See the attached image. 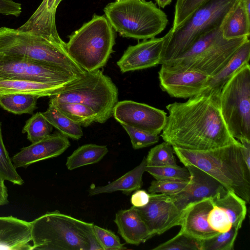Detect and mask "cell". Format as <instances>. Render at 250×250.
Returning <instances> with one entry per match:
<instances>
[{
	"label": "cell",
	"mask_w": 250,
	"mask_h": 250,
	"mask_svg": "<svg viewBox=\"0 0 250 250\" xmlns=\"http://www.w3.org/2000/svg\"><path fill=\"white\" fill-rule=\"evenodd\" d=\"M221 91L205 89L185 102L166 106L168 111L161 135L172 146L206 150L241 143L229 133L223 118Z\"/></svg>",
	"instance_id": "obj_1"
},
{
	"label": "cell",
	"mask_w": 250,
	"mask_h": 250,
	"mask_svg": "<svg viewBox=\"0 0 250 250\" xmlns=\"http://www.w3.org/2000/svg\"><path fill=\"white\" fill-rule=\"evenodd\" d=\"M242 147L241 143L206 150L173 146L185 166L192 165L203 170L249 204L250 169L243 158Z\"/></svg>",
	"instance_id": "obj_2"
},
{
	"label": "cell",
	"mask_w": 250,
	"mask_h": 250,
	"mask_svg": "<svg viewBox=\"0 0 250 250\" xmlns=\"http://www.w3.org/2000/svg\"><path fill=\"white\" fill-rule=\"evenodd\" d=\"M0 54L44 64L77 78L86 72L69 55L66 43L61 38L50 39L18 29L0 27Z\"/></svg>",
	"instance_id": "obj_3"
},
{
	"label": "cell",
	"mask_w": 250,
	"mask_h": 250,
	"mask_svg": "<svg viewBox=\"0 0 250 250\" xmlns=\"http://www.w3.org/2000/svg\"><path fill=\"white\" fill-rule=\"evenodd\" d=\"M237 0H207L186 20L163 37L160 64L166 65L185 53L202 35L221 25Z\"/></svg>",
	"instance_id": "obj_4"
},
{
	"label": "cell",
	"mask_w": 250,
	"mask_h": 250,
	"mask_svg": "<svg viewBox=\"0 0 250 250\" xmlns=\"http://www.w3.org/2000/svg\"><path fill=\"white\" fill-rule=\"evenodd\" d=\"M104 11L114 30L123 37L146 40L155 37L168 23L167 15L152 1H115Z\"/></svg>",
	"instance_id": "obj_5"
},
{
	"label": "cell",
	"mask_w": 250,
	"mask_h": 250,
	"mask_svg": "<svg viewBox=\"0 0 250 250\" xmlns=\"http://www.w3.org/2000/svg\"><path fill=\"white\" fill-rule=\"evenodd\" d=\"M50 97V102L82 104L94 112L95 122L103 124L113 115L118 90L111 78L99 69L86 72Z\"/></svg>",
	"instance_id": "obj_6"
},
{
	"label": "cell",
	"mask_w": 250,
	"mask_h": 250,
	"mask_svg": "<svg viewBox=\"0 0 250 250\" xmlns=\"http://www.w3.org/2000/svg\"><path fill=\"white\" fill-rule=\"evenodd\" d=\"M114 30L105 16L94 14L69 36L66 48L70 57L86 72L105 65L113 52Z\"/></svg>",
	"instance_id": "obj_7"
},
{
	"label": "cell",
	"mask_w": 250,
	"mask_h": 250,
	"mask_svg": "<svg viewBox=\"0 0 250 250\" xmlns=\"http://www.w3.org/2000/svg\"><path fill=\"white\" fill-rule=\"evenodd\" d=\"M32 250H89L87 223L58 210L30 222Z\"/></svg>",
	"instance_id": "obj_8"
},
{
	"label": "cell",
	"mask_w": 250,
	"mask_h": 250,
	"mask_svg": "<svg viewBox=\"0 0 250 250\" xmlns=\"http://www.w3.org/2000/svg\"><path fill=\"white\" fill-rule=\"evenodd\" d=\"M249 37L226 40L220 25L202 35L182 55L166 65L211 77L221 70Z\"/></svg>",
	"instance_id": "obj_9"
},
{
	"label": "cell",
	"mask_w": 250,
	"mask_h": 250,
	"mask_svg": "<svg viewBox=\"0 0 250 250\" xmlns=\"http://www.w3.org/2000/svg\"><path fill=\"white\" fill-rule=\"evenodd\" d=\"M221 114L231 135L250 140V66L240 67L223 86L220 94Z\"/></svg>",
	"instance_id": "obj_10"
},
{
	"label": "cell",
	"mask_w": 250,
	"mask_h": 250,
	"mask_svg": "<svg viewBox=\"0 0 250 250\" xmlns=\"http://www.w3.org/2000/svg\"><path fill=\"white\" fill-rule=\"evenodd\" d=\"M77 78L44 64L0 54V80H26L65 85Z\"/></svg>",
	"instance_id": "obj_11"
},
{
	"label": "cell",
	"mask_w": 250,
	"mask_h": 250,
	"mask_svg": "<svg viewBox=\"0 0 250 250\" xmlns=\"http://www.w3.org/2000/svg\"><path fill=\"white\" fill-rule=\"evenodd\" d=\"M112 116L121 125L157 135L162 131L167 116L163 110L130 100L118 102Z\"/></svg>",
	"instance_id": "obj_12"
},
{
	"label": "cell",
	"mask_w": 250,
	"mask_h": 250,
	"mask_svg": "<svg viewBox=\"0 0 250 250\" xmlns=\"http://www.w3.org/2000/svg\"><path fill=\"white\" fill-rule=\"evenodd\" d=\"M135 208L147 226L151 237L174 226H181L182 223L183 210L177 207L169 195L150 193V200L146 205Z\"/></svg>",
	"instance_id": "obj_13"
},
{
	"label": "cell",
	"mask_w": 250,
	"mask_h": 250,
	"mask_svg": "<svg viewBox=\"0 0 250 250\" xmlns=\"http://www.w3.org/2000/svg\"><path fill=\"white\" fill-rule=\"evenodd\" d=\"M208 76L193 71L162 65L158 72L159 85L171 97L188 99L202 92Z\"/></svg>",
	"instance_id": "obj_14"
},
{
	"label": "cell",
	"mask_w": 250,
	"mask_h": 250,
	"mask_svg": "<svg viewBox=\"0 0 250 250\" xmlns=\"http://www.w3.org/2000/svg\"><path fill=\"white\" fill-rule=\"evenodd\" d=\"M185 167L190 174L189 186L179 193L169 195L181 210L194 202L213 198L228 190L218 181L203 170L192 165Z\"/></svg>",
	"instance_id": "obj_15"
},
{
	"label": "cell",
	"mask_w": 250,
	"mask_h": 250,
	"mask_svg": "<svg viewBox=\"0 0 250 250\" xmlns=\"http://www.w3.org/2000/svg\"><path fill=\"white\" fill-rule=\"evenodd\" d=\"M70 145L67 137L62 134H50L22 148L11 159L16 168H26L35 163L59 156Z\"/></svg>",
	"instance_id": "obj_16"
},
{
	"label": "cell",
	"mask_w": 250,
	"mask_h": 250,
	"mask_svg": "<svg viewBox=\"0 0 250 250\" xmlns=\"http://www.w3.org/2000/svg\"><path fill=\"white\" fill-rule=\"evenodd\" d=\"M164 38L144 40L128 47L117 62L122 73L144 69L160 64Z\"/></svg>",
	"instance_id": "obj_17"
},
{
	"label": "cell",
	"mask_w": 250,
	"mask_h": 250,
	"mask_svg": "<svg viewBox=\"0 0 250 250\" xmlns=\"http://www.w3.org/2000/svg\"><path fill=\"white\" fill-rule=\"evenodd\" d=\"M212 207V198H206L188 205L183 210L179 232L200 241L217 234L218 232L212 229L208 221Z\"/></svg>",
	"instance_id": "obj_18"
},
{
	"label": "cell",
	"mask_w": 250,
	"mask_h": 250,
	"mask_svg": "<svg viewBox=\"0 0 250 250\" xmlns=\"http://www.w3.org/2000/svg\"><path fill=\"white\" fill-rule=\"evenodd\" d=\"M30 222L0 216V250H32Z\"/></svg>",
	"instance_id": "obj_19"
},
{
	"label": "cell",
	"mask_w": 250,
	"mask_h": 250,
	"mask_svg": "<svg viewBox=\"0 0 250 250\" xmlns=\"http://www.w3.org/2000/svg\"><path fill=\"white\" fill-rule=\"evenodd\" d=\"M114 221L118 233L127 244L138 245L151 238L147 226L133 206L118 211Z\"/></svg>",
	"instance_id": "obj_20"
},
{
	"label": "cell",
	"mask_w": 250,
	"mask_h": 250,
	"mask_svg": "<svg viewBox=\"0 0 250 250\" xmlns=\"http://www.w3.org/2000/svg\"><path fill=\"white\" fill-rule=\"evenodd\" d=\"M220 27L223 37L226 40L250 37V15L240 0H237L226 15Z\"/></svg>",
	"instance_id": "obj_21"
},
{
	"label": "cell",
	"mask_w": 250,
	"mask_h": 250,
	"mask_svg": "<svg viewBox=\"0 0 250 250\" xmlns=\"http://www.w3.org/2000/svg\"><path fill=\"white\" fill-rule=\"evenodd\" d=\"M64 86L26 80H0V96L10 94H22L34 95L39 98L51 97Z\"/></svg>",
	"instance_id": "obj_22"
},
{
	"label": "cell",
	"mask_w": 250,
	"mask_h": 250,
	"mask_svg": "<svg viewBox=\"0 0 250 250\" xmlns=\"http://www.w3.org/2000/svg\"><path fill=\"white\" fill-rule=\"evenodd\" d=\"M146 158L144 157L139 165L119 178L104 186L90 188L89 195L93 196L117 191H122L125 193L128 194L139 189L143 185V175L146 171Z\"/></svg>",
	"instance_id": "obj_23"
},
{
	"label": "cell",
	"mask_w": 250,
	"mask_h": 250,
	"mask_svg": "<svg viewBox=\"0 0 250 250\" xmlns=\"http://www.w3.org/2000/svg\"><path fill=\"white\" fill-rule=\"evenodd\" d=\"M250 41L247 40L234 54L227 64L215 75L208 77L204 90L212 89L221 91L224 85L242 65L249 63Z\"/></svg>",
	"instance_id": "obj_24"
},
{
	"label": "cell",
	"mask_w": 250,
	"mask_h": 250,
	"mask_svg": "<svg viewBox=\"0 0 250 250\" xmlns=\"http://www.w3.org/2000/svg\"><path fill=\"white\" fill-rule=\"evenodd\" d=\"M211 198L213 204L220 208L232 226L240 229L247 214V202L229 190Z\"/></svg>",
	"instance_id": "obj_25"
},
{
	"label": "cell",
	"mask_w": 250,
	"mask_h": 250,
	"mask_svg": "<svg viewBox=\"0 0 250 250\" xmlns=\"http://www.w3.org/2000/svg\"><path fill=\"white\" fill-rule=\"evenodd\" d=\"M108 152L106 146L86 144L79 147L67 158L69 170L98 163Z\"/></svg>",
	"instance_id": "obj_26"
},
{
	"label": "cell",
	"mask_w": 250,
	"mask_h": 250,
	"mask_svg": "<svg viewBox=\"0 0 250 250\" xmlns=\"http://www.w3.org/2000/svg\"><path fill=\"white\" fill-rule=\"evenodd\" d=\"M42 114L53 127L67 137L79 140L83 136L81 125L71 120L52 104L49 103L47 110Z\"/></svg>",
	"instance_id": "obj_27"
},
{
	"label": "cell",
	"mask_w": 250,
	"mask_h": 250,
	"mask_svg": "<svg viewBox=\"0 0 250 250\" xmlns=\"http://www.w3.org/2000/svg\"><path fill=\"white\" fill-rule=\"evenodd\" d=\"M39 97L32 95L10 94L0 96V106L14 114H32Z\"/></svg>",
	"instance_id": "obj_28"
},
{
	"label": "cell",
	"mask_w": 250,
	"mask_h": 250,
	"mask_svg": "<svg viewBox=\"0 0 250 250\" xmlns=\"http://www.w3.org/2000/svg\"><path fill=\"white\" fill-rule=\"evenodd\" d=\"M61 112L79 124L87 127L95 122L94 112L86 106L79 103L66 102H50Z\"/></svg>",
	"instance_id": "obj_29"
},
{
	"label": "cell",
	"mask_w": 250,
	"mask_h": 250,
	"mask_svg": "<svg viewBox=\"0 0 250 250\" xmlns=\"http://www.w3.org/2000/svg\"><path fill=\"white\" fill-rule=\"evenodd\" d=\"M52 129V125L46 120L42 112H38L26 121L22 132L27 133L28 140L33 143L50 135Z\"/></svg>",
	"instance_id": "obj_30"
},
{
	"label": "cell",
	"mask_w": 250,
	"mask_h": 250,
	"mask_svg": "<svg viewBox=\"0 0 250 250\" xmlns=\"http://www.w3.org/2000/svg\"><path fill=\"white\" fill-rule=\"evenodd\" d=\"M173 146L165 142L152 148L146 158V166L162 167L177 166Z\"/></svg>",
	"instance_id": "obj_31"
},
{
	"label": "cell",
	"mask_w": 250,
	"mask_h": 250,
	"mask_svg": "<svg viewBox=\"0 0 250 250\" xmlns=\"http://www.w3.org/2000/svg\"><path fill=\"white\" fill-rule=\"evenodd\" d=\"M239 229L232 226L225 232H218L208 239L200 241V250H233Z\"/></svg>",
	"instance_id": "obj_32"
},
{
	"label": "cell",
	"mask_w": 250,
	"mask_h": 250,
	"mask_svg": "<svg viewBox=\"0 0 250 250\" xmlns=\"http://www.w3.org/2000/svg\"><path fill=\"white\" fill-rule=\"evenodd\" d=\"M146 171L150 174L156 180H174L189 181L190 174L185 167L166 166L148 167L146 166Z\"/></svg>",
	"instance_id": "obj_33"
},
{
	"label": "cell",
	"mask_w": 250,
	"mask_h": 250,
	"mask_svg": "<svg viewBox=\"0 0 250 250\" xmlns=\"http://www.w3.org/2000/svg\"><path fill=\"white\" fill-rule=\"evenodd\" d=\"M153 250H200V240L179 232L173 238L163 243Z\"/></svg>",
	"instance_id": "obj_34"
},
{
	"label": "cell",
	"mask_w": 250,
	"mask_h": 250,
	"mask_svg": "<svg viewBox=\"0 0 250 250\" xmlns=\"http://www.w3.org/2000/svg\"><path fill=\"white\" fill-rule=\"evenodd\" d=\"M189 181L174 180H155L152 181L148 188L149 193H161L167 195L176 194L186 189Z\"/></svg>",
	"instance_id": "obj_35"
},
{
	"label": "cell",
	"mask_w": 250,
	"mask_h": 250,
	"mask_svg": "<svg viewBox=\"0 0 250 250\" xmlns=\"http://www.w3.org/2000/svg\"><path fill=\"white\" fill-rule=\"evenodd\" d=\"M207 0H177L171 29H174L186 20Z\"/></svg>",
	"instance_id": "obj_36"
},
{
	"label": "cell",
	"mask_w": 250,
	"mask_h": 250,
	"mask_svg": "<svg viewBox=\"0 0 250 250\" xmlns=\"http://www.w3.org/2000/svg\"><path fill=\"white\" fill-rule=\"evenodd\" d=\"M128 134L132 147L135 149L142 148L153 145L159 141V136L157 134L122 125Z\"/></svg>",
	"instance_id": "obj_37"
},
{
	"label": "cell",
	"mask_w": 250,
	"mask_h": 250,
	"mask_svg": "<svg viewBox=\"0 0 250 250\" xmlns=\"http://www.w3.org/2000/svg\"><path fill=\"white\" fill-rule=\"evenodd\" d=\"M93 230L103 250L126 249L119 237L110 230L93 225Z\"/></svg>",
	"instance_id": "obj_38"
},
{
	"label": "cell",
	"mask_w": 250,
	"mask_h": 250,
	"mask_svg": "<svg viewBox=\"0 0 250 250\" xmlns=\"http://www.w3.org/2000/svg\"><path fill=\"white\" fill-rule=\"evenodd\" d=\"M208 221L211 228L218 232L228 231L232 227L220 208L213 204L209 212Z\"/></svg>",
	"instance_id": "obj_39"
},
{
	"label": "cell",
	"mask_w": 250,
	"mask_h": 250,
	"mask_svg": "<svg viewBox=\"0 0 250 250\" xmlns=\"http://www.w3.org/2000/svg\"><path fill=\"white\" fill-rule=\"evenodd\" d=\"M21 13V5L14 0H0V14L19 16Z\"/></svg>",
	"instance_id": "obj_40"
},
{
	"label": "cell",
	"mask_w": 250,
	"mask_h": 250,
	"mask_svg": "<svg viewBox=\"0 0 250 250\" xmlns=\"http://www.w3.org/2000/svg\"><path fill=\"white\" fill-rule=\"evenodd\" d=\"M150 200V193L145 190H135L131 196L130 202L132 206L139 208L146 205Z\"/></svg>",
	"instance_id": "obj_41"
},
{
	"label": "cell",
	"mask_w": 250,
	"mask_h": 250,
	"mask_svg": "<svg viewBox=\"0 0 250 250\" xmlns=\"http://www.w3.org/2000/svg\"><path fill=\"white\" fill-rule=\"evenodd\" d=\"M242 145L241 153L244 161L250 169V140L246 139H241L239 141Z\"/></svg>",
	"instance_id": "obj_42"
},
{
	"label": "cell",
	"mask_w": 250,
	"mask_h": 250,
	"mask_svg": "<svg viewBox=\"0 0 250 250\" xmlns=\"http://www.w3.org/2000/svg\"><path fill=\"white\" fill-rule=\"evenodd\" d=\"M4 180L0 175V206L8 204L7 188L4 184Z\"/></svg>",
	"instance_id": "obj_43"
},
{
	"label": "cell",
	"mask_w": 250,
	"mask_h": 250,
	"mask_svg": "<svg viewBox=\"0 0 250 250\" xmlns=\"http://www.w3.org/2000/svg\"><path fill=\"white\" fill-rule=\"evenodd\" d=\"M159 7L164 8L169 5L172 0H155Z\"/></svg>",
	"instance_id": "obj_44"
},
{
	"label": "cell",
	"mask_w": 250,
	"mask_h": 250,
	"mask_svg": "<svg viewBox=\"0 0 250 250\" xmlns=\"http://www.w3.org/2000/svg\"><path fill=\"white\" fill-rule=\"evenodd\" d=\"M248 15H250V0H240Z\"/></svg>",
	"instance_id": "obj_45"
},
{
	"label": "cell",
	"mask_w": 250,
	"mask_h": 250,
	"mask_svg": "<svg viewBox=\"0 0 250 250\" xmlns=\"http://www.w3.org/2000/svg\"><path fill=\"white\" fill-rule=\"evenodd\" d=\"M46 2V7L48 10L51 11L54 9H57L54 8V4L55 0H45Z\"/></svg>",
	"instance_id": "obj_46"
},
{
	"label": "cell",
	"mask_w": 250,
	"mask_h": 250,
	"mask_svg": "<svg viewBox=\"0 0 250 250\" xmlns=\"http://www.w3.org/2000/svg\"><path fill=\"white\" fill-rule=\"evenodd\" d=\"M2 138V132H1V123L0 122V139Z\"/></svg>",
	"instance_id": "obj_47"
},
{
	"label": "cell",
	"mask_w": 250,
	"mask_h": 250,
	"mask_svg": "<svg viewBox=\"0 0 250 250\" xmlns=\"http://www.w3.org/2000/svg\"><path fill=\"white\" fill-rule=\"evenodd\" d=\"M122 0H116V1H122Z\"/></svg>",
	"instance_id": "obj_48"
}]
</instances>
